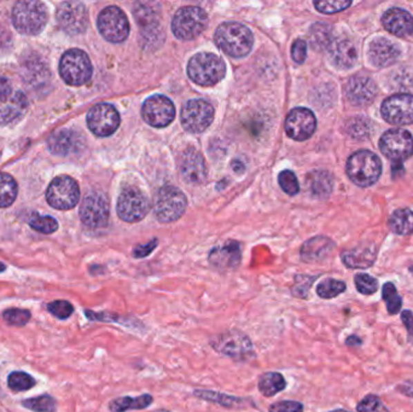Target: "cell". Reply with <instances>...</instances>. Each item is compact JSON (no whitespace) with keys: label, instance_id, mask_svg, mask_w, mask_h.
<instances>
[{"label":"cell","instance_id":"cell-29","mask_svg":"<svg viewBox=\"0 0 413 412\" xmlns=\"http://www.w3.org/2000/svg\"><path fill=\"white\" fill-rule=\"evenodd\" d=\"M330 58L334 66L341 69H349L354 67L358 59V51L356 45L351 40L342 39L337 41H332V46L329 48Z\"/></svg>","mask_w":413,"mask_h":412},{"label":"cell","instance_id":"cell-52","mask_svg":"<svg viewBox=\"0 0 413 412\" xmlns=\"http://www.w3.org/2000/svg\"><path fill=\"white\" fill-rule=\"evenodd\" d=\"M380 404L381 400L377 395L369 394V395H366L365 398L361 400V403L358 404L356 411L375 412L378 409V406H380Z\"/></svg>","mask_w":413,"mask_h":412},{"label":"cell","instance_id":"cell-54","mask_svg":"<svg viewBox=\"0 0 413 412\" xmlns=\"http://www.w3.org/2000/svg\"><path fill=\"white\" fill-rule=\"evenodd\" d=\"M156 245H157V241L156 240L151 241L145 245H138L133 250V256L135 258H145L156 248Z\"/></svg>","mask_w":413,"mask_h":412},{"label":"cell","instance_id":"cell-20","mask_svg":"<svg viewBox=\"0 0 413 412\" xmlns=\"http://www.w3.org/2000/svg\"><path fill=\"white\" fill-rule=\"evenodd\" d=\"M345 93L347 100L353 106H370L371 103L375 101L377 85L371 77L354 75L347 82Z\"/></svg>","mask_w":413,"mask_h":412},{"label":"cell","instance_id":"cell-46","mask_svg":"<svg viewBox=\"0 0 413 412\" xmlns=\"http://www.w3.org/2000/svg\"><path fill=\"white\" fill-rule=\"evenodd\" d=\"M3 319L9 326H23L30 319V312L22 308H10L3 313Z\"/></svg>","mask_w":413,"mask_h":412},{"label":"cell","instance_id":"cell-10","mask_svg":"<svg viewBox=\"0 0 413 412\" xmlns=\"http://www.w3.org/2000/svg\"><path fill=\"white\" fill-rule=\"evenodd\" d=\"M97 26L103 38L111 43H122L130 35V24L125 12L117 6H108L102 10Z\"/></svg>","mask_w":413,"mask_h":412},{"label":"cell","instance_id":"cell-12","mask_svg":"<svg viewBox=\"0 0 413 412\" xmlns=\"http://www.w3.org/2000/svg\"><path fill=\"white\" fill-rule=\"evenodd\" d=\"M180 120L185 130L191 133H201L214 120V108L203 100H191L184 104Z\"/></svg>","mask_w":413,"mask_h":412},{"label":"cell","instance_id":"cell-60","mask_svg":"<svg viewBox=\"0 0 413 412\" xmlns=\"http://www.w3.org/2000/svg\"><path fill=\"white\" fill-rule=\"evenodd\" d=\"M330 412H349V411H346V410H334V411H330Z\"/></svg>","mask_w":413,"mask_h":412},{"label":"cell","instance_id":"cell-59","mask_svg":"<svg viewBox=\"0 0 413 412\" xmlns=\"http://www.w3.org/2000/svg\"><path fill=\"white\" fill-rule=\"evenodd\" d=\"M5 270H6V266L3 263H0V272H4Z\"/></svg>","mask_w":413,"mask_h":412},{"label":"cell","instance_id":"cell-38","mask_svg":"<svg viewBox=\"0 0 413 412\" xmlns=\"http://www.w3.org/2000/svg\"><path fill=\"white\" fill-rule=\"evenodd\" d=\"M17 196V184L9 174H0V208L9 207Z\"/></svg>","mask_w":413,"mask_h":412},{"label":"cell","instance_id":"cell-9","mask_svg":"<svg viewBox=\"0 0 413 412\" xmlns=\"http://www.w3.org/2000/svg\"><path fill=\"white\" fill-rule=\"evenodd\" d=\"M381 153L393 163H403L413 155V137L404 129H392L380 139Z\"/></svg>","mask_w":413,"mask_h":412},{"label":"cell","instance_id":"cell-18","mask_svg":"<svg viewBox=\"0 0 413 412\" xmlns=\"http://www.w3.org/2000/svg\"><path fill=\"white\" fill-rule=\"evenodd\" d=\"M316 129L317 119L307 108H295L287 116L285 132L294 140H307L316 132Z\"/></svg>","mask_w":413,"mask_h":412},{"label":"cell","instance_id":"cell-23","mask_svg":"<svg viewBox=\"0 0 413 412\" xmlns=\"http://www.w3.org/2000/svg\"><path fill=\"white\" fill-rule=\"evenodd\" d=\"M208 260L215 269L220 271H231L240 266L242 260V250L240 243L237 242H227L222 247H216L211 250Z\"/></svg>","mask_w":413,"mask_h":412},{"label":"cell","instance_id":"cell-40","mask_svg":"<svg viewBox=\"0 0 413 412\" xmlns=\"http://www.w3.org/2000/svg\"><path fill=\"white\" fill-rule=\"evenodd\" d=\"M382 297L387 305V311L390 315L399 313L403 306V299L398 292V289L392 282L385 283L382 289Z\"/></svg>","mask_w":413,"mask_h":412},{"label":"cell","instance_id":"cell-44","mask_svg":"<svg viewBox=\"0 0 413 412\" xmlns=\"http://www.w3.org/2000/svg\"><path fill=\"white\" fill-rule=\"evenodd\" d=\"M318 276H308V274H296L295 282L291 287L293 297L298 299H307L313 283L316 282Z\"/></svg>","mask_w":413,"mask_h":412},{"label":"cell","instance_id":"cell-30","mask_svg":"<svg viewBox=\"0 0 413 412\" xmlns=\"http://www.w3.org/2000/svg\"><path fill=\"white\" fill-rule=\"evenodd\" d=\"M193 395L201 400H206L209 403L220 405L226 409H242L247 406H253V399L235 397L229 394L215 392V391H206V389H195Z\"/></svg>","mask_w":413,"mask_h":412},{"label":"cell","instance_id":"cell-2","mask_svg":"<svg viewBox=\"0 0 413 412\" xmlns=\"http://www.w3.org/2000/svg\"><path fill=\"white\" fill-rule=\"evenodd\" d=\"M346 172L356 185L367 187L378 182L382 174L381 158L370 150L361 149L347 160Z\"/></svg>","mask_w":413,"mask_h":412},{"label":"cell","instance_id":"cell-33","mask_svg":"<svg viewBox=\"0 0 413 412\" xmlns=\"http://www.w3.org/2000/svg\"><path fill=\"white\" fill-rule=\"evenodd\" d=\"M85 316L93 321H102V323H117L121 326H127V328H135L140 329L143 326V323L137 319L133 316H126V315H119L114 312H95L91 310H85Z\"/></svg>","mask_w":413,"mask_h":412},{"label":"cell","instance_id":"cell-26","mask_svg":"<svg viewBox=\"0 0 413 412\" xmlns=\"http://www.w3.org/2000/svg\"><path fill=\"white\" fill-rule=\"evenodd\" d=\"M377 250L375 245H361L353 250H343L342 263L348 269H369L375 264Z\"/></svg>","mask_w":413,"mask_h":412},{"label":"cell","instance_id":"cell-35","mask_svg":"<svg viewBox=\"0 0 413 412\" xmlns=\"http://www.w3.org/2000/svg\"><path fill=\"white\" fill-rule=\"evenodd\" d=\"M390 227L396 235L413 234V211L409 208L396 209L390 218Z\"/></svg>","mask_w":413,"mask_h":412},{"label":"cell","instance_id":"cell-50","mask_svg":"<svg viewBox=\"0 0 413 412\" xmlns=\"http://www.w3.org/2000/svg\"><path fill=\"white\" fill-rule=\"evenodd\" d=\"M269 412H303V404L296 400H280L272 404Z\"/></svg>","mask_w":413,"mask_h":412},{"label":"cell","instance_id":"cell-13","mask_svg":"<svg viewBox=\"0 0 413 412\" xmlns=\"http://www.w3.org/2000/svg\"><path fill=\"white\" fill-rule=\"evenodd\" d=\"M116 209L122 221L135 223L144 219L148 214L149 202L140 189L128 187L121 191Z\"/></svg>","mask_w":413,"mask_h":412},{"label":"cell","instance_id":"cell-17","mask_svg":"<svg viewBox=\"0 0 413 412\" xmlns=\"http://www.w3.org/2000/svg\"><path fill=\"white\" fill-rule=\"evenodd\" d=\"M82 223L90 229H101L109 221V205L106 197L99 192L88 194L80 207Z\"/></svg>","mask_w":413,"mask_h":412},{"label":"cell","instance_id":"cell-61","mask_svg":"<svg viewBox=\"0 0 413 412\" xmlns=\"http://www.w3.org/2000/svg\"><path fill=\"white\" fill-rule=\"evenodd\" d=\"M155 412H172V411H169V410H159V411H155Z\"/></svg>","mask_w":413,"mask_h":412},{"label":"cell","instance_id":"cell-11","mask_svg":"<svg viewBox=\"0 0 413 412\" xmlns=\"http://www.w3.org/2000/svg\"><path fill=\"white\" fill-rule=\"evenodd\" d=\"M80 198V189L77 182L68 176L55 178L46 191L48 205L59 209L68 211L77 206Z\"/></svg>","mask_w":413,"mask_h":412},{"label":"cell","instance_id":"cell-53","mask_svg":"<svg viewBox=\"0 0 413 412\" xmlns=\"http://www.w3.org/2000/svg\"><path fill=\"white\" fill-rule=\"evenodd\" d=\"M401 321L404 323L405 328L407 330V340L413 345V313L410 310L401 313Z\"/></svg>","mask_w":413,"mask_h":412},{"label":"cell","instance_id":"cell-24","mask_svg":"<svg viewBox=\"0 0 413 412\" xmlns=\"http://www.w3.org/2000/svg\"><path fill=\"white\" fill-rule=\"evenodd\" d=\"M382 24L387 32L395 37H409L413 34V16L409 11L400 8H392L382 16Z\"/></svg>","mask_w":413,"mask_h":412},{"label":"cell","instance_id":"cell-48","mask_svg":"<svg viewBox=\"0 0 413 412\" xmlns=\"http://www.w3.org/2000/svg\"><path fill=\"white\" fill-rule=\"evenodd\" d=\"M46 308L52 316L56 317L58 319H67L72 316L73 312H74L72 303L66 300H56V301L50 302Z\"/></svg>","mask_w":413,"mask_h":412},{"label":"cell","instance_id":"cell-21","mask_svg":"<svg viewBox=\"0 0 413 412\" xmlns=\"http://www.w3.org/2000/svg\"><path fill=\"white\" fill-rule=\"evenodd\" d=\"M180 172L185 182L190 184H202L206 178L204 158L196 149L185 150L180 158Z\"/></svg>","mask_w":413,"mask_h":412},{"label":"cell","instance_id":"cell-16","mask_svg":"<svg viewBox=\"0 0 413 412\" xmlns=\"http://www.w3.org/2000/svg\"><path fill=\"white\" fill-rule=\"evenodd\" d=\"M87 126L98 137H108L120 126V115L111 104H97L87 114Z\"/></svg>","mask_w":413,"mask_h":412},{"label":"cell","instance_id":"cell-42","mask_svg":"<svg viewBox=\"0 0 413 412\" xmlns=\"http://www.w3.org/2000/svg\"><path fill=\"white\" fill-rule=\"evenodd\" d=\"M35 384H37L35 380L23 371H14L8 377V386L12 392L28 391V389L33 388Z\"/></svg>","mask_w":413,"mask_h":412},{"label":"cell","instance_id":"cell-3","mask_svg":"<svg viewBox=\"0 0 413 412\" xmlns=\"http://www.w3.org/2000/svg\"><path fill=\"white\" fill-rule=\"evenodd\" d=\"M209 346L216 353L236 360L245 362L254 358L255 350L249 336L236 329L222 331L213 336L209 340Z\"/></svg>","mask_w":413,"mask_h":412},{"label":"cell","instance_id":"cell-56","mask_svg":"<svg viewBox=\"0 0 413 412\" xmlns=\"http://www.w3.org/2000/svg\"><path fill=\"white\" fill-rule=\"evenodd\" d=\"M396 389L399 391L400 393L413 398V381H405L403 384H399Z\"/></svg>","mask_w":413,"mask_h":412},{"label":"cell","instance_id":"cell-27","mask_svg":"<svg viewBox=\"0 0 413 412\" xmlns=\"http://www.w3.org/2000/svg\"><path fill=\"white\" fill-rule=\"evenodd\" d=\"M334 248L335 243L330 238L325 236H317L305 242L300 255L305 263H318L327 259Z\"/></svg>","mask_w":413,"mask_h":412},{"label":"cell","instance_id":"cell-4","mask_svg":"<svg viewBox=\"0 0 413 412\" xmlns=\"http://www.w3.org/2000/svg\"><path fill=\"white\" fill-rule=\"evenodd\" d=\"M225 74V62L214 53H198L189 61V77L200 86H214Z\"/></svg>","mask_w":413,"mask_h":412},{"label":"cell","instance_id":"cell-39","mask_svg":"<svg viewBox=\"0 0 413 412\" xmlns=\"http://www.w3.org/2000/svg\"><path fill=\"white\" fill-rule=\"evenodd\" d=\"M346 283L334 278H327L318 284L317 294L322 299H334L346 292Z\"/></svg>","mask_w":413,"mask_h":412},{"label":"cell","instance_id":"cell-28","mask_svg":"<svg viewBox=\"0 0 413 412\" xmlns=\"http://www.w3.org/2000/svg\"><path fill=\"white\" fill-rule=\"evenodd\" d=\"M28 108V101L21 91H14L12 95L0 104V125H10L19 120Z\"/></svg>","mask_w":413,"mask_h":412},{"label":"cell","instance_id":"cell-55","mask_svg":"<svg viewBox=\"0 0 413 412\" xmlns=\"http://www.w3.org/2000/svg\"><path fill=\"white\" fill-rule=\"evenodd\" d=\"M11 82L4 77H0V104L4 103L12 95Z\"/></svg>","mask_w":413,"mask_h":412},{"label":"cell","instance_id":"cell-51","mask_svg":"<svg viewBox=\"0 0 413 412\" xmlns=\"http://www.w3.org/2000/svg\"><path fill=\"white\" fill-rule=\"evenodd\" d=\"M307 56V43L303 39H298L295 43L293 44V48H291V57H293L295 62L301 64L305 62Z\"/></svg>","mask_w":413,"mask_h":412},{"label":"cell","instance_id":"cell-6","mask_svg":"<svg viewBox=\"0 0 413 412\" xmlns=\"http://www.w3.org/2000/svg\"><path fill=\"white\" fill-rule=\"evenodd\" d=\"M188 200L178 187H161L154 198V213L161 223H173L183 216Z\"/></svg>","mask_w":413,"mask_h":412},{"label":"cell","instance_id":"cell-15","mask_svg":"<svg viewBox=\"0 0 413 412\" xmlns=\"http://www.w3.org/2000/svg\"><path fill=\"white\" fill-rule=\"evenodd\" d=\"M56 19L59 27L70 35L84 33L88 24V14L85 5L77 1H66L59 5Z\"/></svg>","mask_w":413,"mask_h":412},{"label":"cell","instance_id":"cell-47","mask_svg":"<svg viewBox=\"0 0 413 412\" xmlns=\"http://www.w3.org/2000/svg\"><path fill=\"white\" fill-rule=\"evenodd\" d=\"M279 185L283 189L284 191L287 192L290 196H294L298 194L300 190V185H298V180L295 173L291 171H283L279 174L278 177Z\"/></svg>","mask_w":413,"mask_h":412},{"label":"cell","instance_id":"cell-34","mask_svg":"<svg viewBox=\"0 0 413 412\" xmlns=\"http://www.w3.org/2000/svg\"><path fill=\"white\" fill-rule=\"evenodd\" d=\"M258 388L264 397L271 398L287 388V381L280 373L269 371L260 376Z\"/></svg>","mask_w":413,"mask_h":412},{"label":"cell","instance_id":"cell-1","mask_svg":"<svg viewBox=\"0 0 413 412\" xmlns=\"http://www.w3.org/2000/svg\"><path fill=\"white\" fill-rule=\"evenodd\" d=\"M215 43L231 57H244L254 45V35L248 27L237 22H226L216 29Z\"/></svg>","mask_w":413,"mask_h":412},{"label":"cell","instance_id":"cell-49","mask_svg":"<svg viewBox=\"0 0 413 412\" xmlns=\"http://www.w3.org/2000/svg\"><path fill=\"white\" fill-rule=\"evenodd\" d=\"M352 5V1H347V0H334V1H316L314 6L316 9L322 12V14H336L340 11L346 10Z\"/></svg>","mask_w":413,"mask_h":412},{"label":"cell","instance_id":"cell-43","mask_svg":"<svg viewBox=\"0 0 413 412\" xmlns=\"http://www.w3.org/2000/svg\"><path fill=\"white\" fill-rule=\"evenodd\" d=\"M28 224L32 229L43 234H52L58 229L57 221L53 218L40 216L38 213H32L29 216Z\"/></svg>","mask_w":413,"mask_h":412},{"label":"cell","instance_id":"cell-22","mask_svg":"<svg viewBox=\"0 0 413 412\" xmlns=\"http://www.w3.org/2000/svg\"><path fill=\"white\" fill-rule=\"evenodd\" d=\"M50 151L59 156L75 153L84 147L82 135L75 130L63 129L55 132L48 140Z\"/></svg>","mask_w":413,"mask_h":412},{"label":"cell","instance_id":"cell-25","mask_svg":"<svg viewBox=\"0 0 413 412\" xmlns=\"http://www.w3.org/2000/svg\"><path fill=\"white\" fill-rule=\"evenodd\" d=\"M400 48L388 39H375L369 46V58L377 68L390 67L400 57Z\"/></svg>","mask_w":413,"mask_h":412},{"label":"cell","instance_id":"cell-5","mask_svg":"<svg viewBox=\"0 0 413 412\" xmlns=\"http://www.w3.org/2000/svg\"><path fill=\"white\" fill-rule=\"evenodd\" d=\"M48 10L40 1H19L12 9V24L19 33L37 35L48 24Z\"/></svg>","mask_w":413,"mask_h":412},{"label":"cell","instance_id":"cell-37","mask_svg":"<svg viewBox=\"0 0 413 412\" xmlns=\"http://www.w3.org/2000/svg\"><path fill=\"white\" fill-rule=\"evenodd\" d=\"M371 122L364 116H356L346 122V132L352 138L365 140L371 135Z\"/></svg>","mask_w":413,"mask_h":412},{"label":"cell","instance_id":"cell-31","mask_svg":"<svg viewBox=\"0 0 413 412\" xmlns=\"http://www.w3.org/2000/svg\"><path fill=\"white\" fill-rule=\"evenodd\" d=\"M306 182L309 194L318 200L327 198L334 189V178L330 173L323 169L309 173Z\"/></svg>","mask_w":413,"mask_h":412},{"label":"cell","instance_id":"cell-45","mask_svg":"<svg viewBox=\"0 0 413 412\" xmlns=\"http://www.w3.org/2000/svg\"><path fill=\"white\" fill-rule=\"evenodd\" d=\"M356 288L363 295H372L378 290V281L370 274H358L354 278Z\"/></svg>","mask_w":413,"mask_h":412},{"label":"cell","instance_id":"cell-57","mask_svg":"<svg viewBox=\"0 0 413 412\" xmlns=\"http://www.w3.org/2000/svg\"><path fill=\"white\" fill-rule=\"evenodd\" d=\"M363 344V341H361V337H358L356 335H351L348 336L346 339V345L347 346H361Z\"/></svg>","mask_w":413,"mask_h":412},{"label":"cell","instance_id":"cell-8","mask_svg":"<svg viewBox=\"0 0 413 412\" xmlns=\"http://www.w3.org/2000/svg\"><path fill=\"white\" fill-rule=\"evenodd\" d=\"M206 24L208 17L204 10L198 6H185L174 15L172 30L180 40H193L202 34Z\"/></svg>","mask_w":413,"mask_h":412},{"label":"cell","instance_id":"cell-14","mask_svg":"<svg viewBox=\"0 0 413 412\" xmlns=\"http://www.w3.org/2000/svg\"><path fill=\"white\" fill-rule=\"evenodd\" d=\"M381 114L390 125L407 126L413 124V96L398 93L388 97L382 103Z\"/></svg>","mask_w":413,"mask_h":412},{"label":"cell","instance_id":"cell-7","mask_svg":"<svg viewBox=\"0 0 413 412\" xmlns=\"http://www.w3.org/2000/svg\"><path fill=\"white\" fill-rule=\"evenodd\" d=\"M59 74L70 86L85 85L92 77L91 61L81 50L72 48L61 58Z\"/></svg>","mask_w":413,"mask_h":412},{"label":"cell","instance_id":"cell-36","mask_svg":"<svg viewBox=\"0 0 413 412\" xmlns=\"http://www.w3.org/2000/svg\"><path fill=\"white\" fill-rule=\"evenodd\" d=\"M309 44L316 51L330 48L332 44V27L323 22L313 24L309 29Z\"/></svg>","mask_w":413,"mask_h":412},{"label":"cell","instance_id":"cell-58","mask_svg":"<svg viewBox=\"0 0 413 412\" xmlns=\"http://www.w3.org/2000/svg\"><path fill=\"white\" fill-rule=\"evenodd\" d=\"M392 172L393 174H396V176H401L403 173L405 172L404 167H403V163H393V166H392Z\"/></svg>","mask_w":413,"mask_h":412},{"label":"cell","instance_id":"cell-19","mask_svg":"<svg viewBox=\"0 0 413 412\" xmlns=\"http://www.w3.org/2000/svg\"><path fill=\"white\" fill-rule=\"evenodd\" d=\"M142 114L150 126L162 129L172 124L175 118V108L167 97H150L143 104Z\"/></svg>","mask_w":413,"mask_h":412},{"label":"cell","instance_id":"cell-32","mask_svg":"<svg viewBox=\"0 0 413 412\" xmlns=\"http://www.w3.org/2000/svg\"><path fill=\"white\" fill-rule=\"evenodd\" d=\"M154 402L153 395L142 394L140 397H120L109 403L111 412H126L130 410H145Z\"/></svg>","mask_w":413,"mask_h":412},{"label":"cell","instance_id":"cell-41","mask_svg":"<svg viewBox=\"0 0 413 412\" xmlns=\"http://www.w3.org/2000/svg\"><path fill=\"white\" fill-rule=\"evenodd\" d=\"M22 406L33 412H55L57 409L56 400L48 394H44L35 398L26 399L22 402Z\"/></svg>","mask_w":413,"mask_h":412}]
</instances>
